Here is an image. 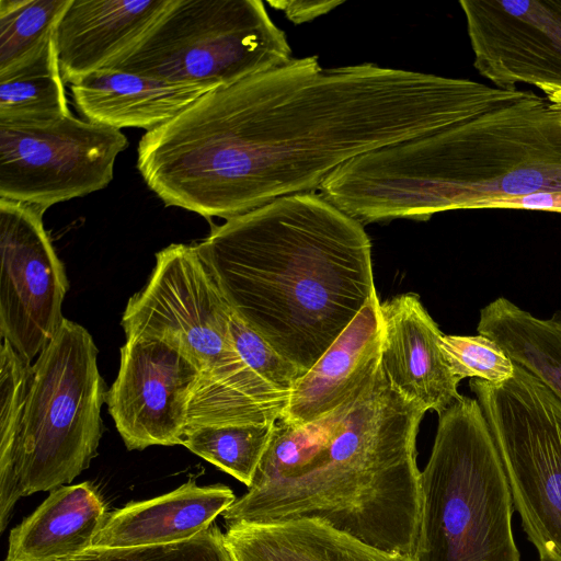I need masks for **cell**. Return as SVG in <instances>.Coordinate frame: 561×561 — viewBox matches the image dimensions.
<instances>
[{"mask_svg": "<svg viewBox=\"0 0 561 561\" xmlns=\"http://www.w3.org/2000/svg\"><path fill=\"white\" fill-rule=\"evenodd\" d=\"M70 0H0V75L38 51L55 34Z\"/></svg>", "mask_w": 561, "mask_h": 561, "instance_id": "24", "label": "cell"}, {"mask_svg": "<svg viewBox=\"0 0 561 561\" xmlns=\"http://www.w3.org/2000/svg\"><path fill=\"white\" fill-rule=\"evenodd\" d=\"M543 93L474 81L456 122L351 159L325 195L364 226L561 193V91Z\"/></svg>", "mask_w": 561, "mask_h": 561, "instance_id": "4", "label": "cell"}, {"mask_svg": "<svg viewBox=\"0 0 561 561\" xmlns=\"http://www.w3.org/2000/svg\"><path fill=\"white\" fill-rule=\"evenodd\" d=\"M229 336L241 358L267 383L290 399L294 387L304 374L280 356L233 310L229 319Z\"/></svg>", "mask_w": 561, "mask_h": 561, "instance_id": "28", "label": "cell"}, {"mask_svg": "<svg viewBox=\"0 0 561 561\" xmlns=\"http://www.w3.org/2000/svg\"><path fill=\"white\" fill-rule=\"evenodd\" d=\"M106 392L91 334L65 318L32 364L16 443L0 467V531L21 497L51 492L90 466L103 432Z\"/></svg>", "mask_w": 561, "mask_h": 561, "instance_id": "6", "label": "cell"}, {"mask_svg": "<svg viewBox=\"0 0 561 561\" xmlns=\"http://www.w3.org/2000/svg\"><path fill=\"white\" fill-rule=\"evenodd\" d=\"M54 36L31 58L0 75V123H39L70 113Z\"/></svg>", "mask_w": 561, "mask_h": 561, "instance_id": "22", "label": "cell"}, {"mask_svg": "<svg viewBox=\"0 0 561 561\" xmlns=\"http://www.w3.org/2000/svg\"><path fill=\"white\" fill-rule=\"evenodd\" d=\"M195 247L230 308L304 375L376 294L364 226L321 194L232 217Z\"/></svg>", "mask_w": 561, "mask_h": 561, "instance_id": "3", "label": "cell"}, {"mask_svg": "<svg viewBox=\"0 0 561 561\" xmlns=\"http://www.w3.org/2000/svg\"><path fill=\"white\" fill-rule=\"evenodd\" d=\"M231 311L196 247L172 243L156 253L147 284L126 305L122 327L126 339L176 345L202 376L220 378L244 365L229 336Z\"/></svg>", "mask_w": 561, "mask_h": 561, "instance_id": "9", "label": "cell"}, {"mask_svg": "<svg viewBox=\"0 0 561 561\" xmlns=\"http://www.w3.org/2000/svg\"><path fill=\"white\" fill-rule=\"evenodd\" d=\"M537 561H547V560L538 559Z\"/></svg>", "mask_w": 561, "mask_h": 561, "instance_id": "31", "label": "cell"}, {"mask_svg": "<svg viewBox=\"0 0 561 561\" xmlns=\"http://www.w3.org/2000/svg\"><path fill=\"white\" fill-rule=\"evenodd\" d=\"M380 301L373 295L352 322L293 389L280 417L302 425L350 399L381 365Z\"/></svg>", "mask_w": 561, "mask_h": 561, "instance_id": "16", "label": "cell"}, {"mask_svg": "<svg viewBox=\"0 0 561 561\" xmlns=\"http://www.w3.org/2000/svg\"><path fill=\"white\" fill-rule=\"evenodd\" d=\"M275 423L197 426L184 432L181 445L249 486Z\"/></svg>", "mask_w": 561, "mask_h": 561, "instance_id": "23", "label": "cell"}, {"mask_svg": "<svg viewBox=\"0 0 561 561\" xmlns=\"http://www.w3.org/2000/svg\"><path fill=\"white\" fill-rule=\"evenodd\" d=\"M497 447L514 508L539 559L561 561V400L520 366L469 382Z\"/></svg>", "mask_w": 561, "mask_h": 561, "instance_id": "8", "label": "cell"}, {"mask_svg": "<svg viewBox=\"0 0 561 561\" xmlns=\"http://www.w3.org/2000/svg\"><path fill=\"white\" fill-rule=\"evenodd\" d=\"M440 347L454 375L499 383L512 378L516 364L494 340L478 335H445Z\"/></svg>", "mask_w": 561, "mask_h": 561, "instance_id": "26", "label": "cell"}, {"mask_svg": "<svg viewBox=\"0 0 561 561\" xmlns=\"http://www.w3.org/2000/svg\"><path fill=\"white\" fill-rule=\"evenodd\" d=\"M236 500L227 485L198 486L190 479L167 494L128 503L110 513L92 548H134L191 539L209 528Z\"/></svg>", "mask_w": 561, "mask_h": 561, "instance_id": "17", "label": "cell"}, {"mask_svg": "<svg viewBox=\"0 0 561 561\" xmlns=\"http://www.w3.org/2000/svg\"><path fill=\"white\" fill-rule=\"evenodd\" d=\"M45 211L0 198V334L30 362L59 331L69 288Z\"/></svg>", "mask_w": 561, "mask_h": 561, "instance_id": "11", "label": "cell"}, {"mask_svg": "<svg viewBox=\"0 0 561 561\" xmlns=\"http://www.w3.org/2000/svg\"><path fill=\"white\" fill-rule=\"evenodd\" d=\"M107 517L90 482L59 486L11 529L5 561H73L92 548Z\"/></svg>", "mask_w": 561, "mask_h": 561, "instance_id": "19", "label": "cell"}, {"mask_svg": "<svg viewBox=\"0 0 561 561\" xmlns=\"http://www.w3.org/2000/svg\"><path fill=\"white\" fill-rule=\"evenodd\" d=\"M507 477L477 399L438 414L421 471L416 561H520Z\"/></svg>", "mask_w": 561, "mask_h": 561, "instance_id": "5", "label": "cell"}, {"mask_svg": "<svg viewBox=\"0 0 561 561\" xmlns=\"http://www.w3.org/2000/svg\"><path fill=\"white\" fill-rule=\"evenodd\" d=\"M268 5L284 12L286 18L295 23L301 24L320 18L340 4L343 0H268Z\"/></svg>", "mask_w": 561, "mask_h": 561, "instance_id": "29", "label": "cell"}, {"mask_svg": "<svg viewBox=\"0 0 561 561\" xmlns=\"http://www.w3.org/2000/svg\"><path fill=\"white\" fill-rule=\"evenodd\" d=\"M473 66L495 87L561 91V0H461Z\"/></svg>", "mask_w": 561, "mask_h": 561, "instance_id": "13", "label": "cell"}, {"mask_svg": "<svg viewBox=\"0 0 561 561\" xmlns=\"http://www.w3.org/2000/svg\"><path fill=\"white\" fill-rule=\"evenodd\" d=\"M477 330L561 400V313L541 319L499 297L481 309Z\"/></svg>", "mask_w": 561, "mask_h": 561, "instance_id": "21", "label": "cell"}, {"mask_svg": "<svg viewBox=\"0 0 561 561\" xmlns=\"http://www.w3.org/2000/svg\"><path fill=\"white\" fill-rule=\"evenodd\" d=\"M173 0H70L54 34L65 83L105 69L133 48Z\"/></svg>", "mask_w": 561, "mask_h": 561, "instance_id": "15", "label": "cell"}, {"mask_svg": "<svg viewBox=\"0 0 561 561\" xmlns=\"http://www.w3.org/2000/svg\"><path fill=\"white\" fill-rule=\"evenodd\" d=\"M32 362L7 340L0 348V467L11 458L23 417Z\"/></svg>", "mask_w": 561, "mask_h": 561, "instance_id": "27", "label": "cell"}, {"mask_svg": "<svg viewBox=\"0 0 561 561\" xmlns=\"http://www.w3.org/2000/svg\"><path fill=\"white\" fill-rule=\"evenodd\" d=\"M106 404L128 450L181 445L201 369L180 347L150 337H127Z\"/></svg>", "mask_w": 561, "mask_h": 561, "instance_id": "12", "label": "cell"}, {"mask_svg": "<svg viewBox=\"0 0 561 561\" xmlns=\"http://www.w3.org/2000/svg\"><path fill=\"white\" fill-rule=\"evenodd\" d=\"M70 90L83 119L118 130L136 127L146 131L164 125L211 91L113 69L92 72L70 84Z\"/></svg>", "mask_w": 561, "mask_h": 561, "instance_id": "18", "label": "cell"}, {"mask_svg": "<svg viewBox=\"0 0 561 561\" xmlns=\"http://www.w3.org/2000/svg\"><path fill=\"white\" fill-rule=\"evenodd\" d=\"M380 365L344 403L302 425L277 421L227 527L317 519L381 550L415 557L421 517L416 436L425 414Z\"/></svg>", "mask_w": 561, "mask_h": 561, "instance_id": "2", "label": "cell"}, {"mask_svg": "<svg viewBox=\"0 0 561 561\" xmlns=\"http://www.w3.org/2000/svg\"><path fill=\"white\" fill-rule=\"evenodd\" d=\"M128 146L118 129L67 116L0 123V198L50 206L105 188Z\"/></svg>", "mask_w": 561, "mask_h": 561, "instance_id": "10", "label": "cell"}, {"mask_svg": "<svg viewBox=\"0 0 561 561\" xmlns=\"http://www.w3.org/2000/svg\"><path fill=\"white\" fill-rule=\"evenodd\" d=\"M480 208H517L561 211V193H538L520 197L496 198Z\"/></svg>", "mask_w": 561, "mask_h": 561, "instance_id": "30", "label": "cell"}, {"mask_svg": "<svg viewBox=\"0 0 561 561\" xmlns=\"http://www.w3.org/2000/svg\"><path fill=\"white\" fill-rule=\"evenodd\" d=\"M73 561H234L225 534L211 525L195 537L167 545L134 548H90Z\"/></svg>", "mask_w": 561, "mask_h": 561, "instance_id": "25", "label": "cell"}, {"mask_svg": "<svg viewBox=\"0 0 561 561\" xmlns=\"http://www.w3.org/2000/svg\"><path fill=\"white\" fill-rule=\"evenodd\" d=\"M461 95L459 78L293 57L146 131L136 165L165 206L228 220L314 193L351 159L454 123Z\"/></svg>", "mask_w": 561, "mask_h": 561, "instance_id": "1", "label": "cell"}, {"mask_svg": "<svg viewBox=\"0 0 561 561\" xmlns=\"http://www.w3.org/2000/svg\"><path fill=\"white\" fill-rule=\"evenodd\" d=\"M291 58L286 33L261 0H173L105 69L215 90Z\"/></svg>", "mask_w": 561, "mask_h": 561, "instance_id": "7", "label": "cell"}, {"mask_svg": "<svg viewBox=\"0 0 561 561\" xmlns=\"http://www.w3.org/2000/svg\"><path fill=\"white\" fill-rule=\"evenodd\" d=\"M234 561H416L369 546L317 519L227 527Z\"/></svg>", "mask_w": 561, "mask_h": 561, "instance_id": "20", "label": "cell"}, {"mask_svg": "<svg viewBox=\"0 0 561 561\" xmlns=\"http://www.w3.org/2000/svg\"><path fill=\"white\" fill-rule=\"evenodd\" d=\"M381 367L390 385L423 410L445 411L462 396L440 347V332L416 294L380 302Z\"/></svg>", "mask_w": 561, "mask_h": 561, "instance_id": "14", "label": "cell"}]
</instances>
